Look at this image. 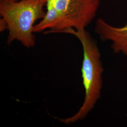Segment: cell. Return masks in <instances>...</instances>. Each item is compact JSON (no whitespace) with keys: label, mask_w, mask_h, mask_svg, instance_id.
I'll return each mask as SVG.
<instances>
[{"label":"cell","mask_w":127,"mask_h":127,"mask_svg":"<svg viewBox=\"0 0 127 127\" xmlns=\"http://www.w3.org/2000/svg\"><path fill=\"white\" fill-rule=\"evenodd\" d=\"M60 33L70 34L76 37L82 44L83 52L82 73L85 91L84 101L77 113L72 116L57 118L60 122L70 125L86 118L100 99L104 67L97 43L85 29L76 30L69 28Z\"/></svg>","instance_id":"6da1fadb"},{"label":"cell","mask_w":127,"mask_h":127,"mask_svg":"<svg viewBox=\"0 0 127 127\" xmlns=\"http://www.w3.org/2000/svg\"><path fill=\"white\" fill-rule=\"evenodd\" d=\"M100 0H47L44 17L34 33H60L69 28L85 29L95 18Z\"/></svg>","instance_id":"7a4b0ae2"},{"label":"cell","mask_w":127,"mask_h":127,"mask_svg":"<svg viewBox=\"0 0 127 127\" xmlns=\"http://www.w3.org/2000/svg\"><path fill=\"white\" fill-rule=\"evenodd\" d=\"M47 0H0V14L8 30L7 43L18 41L27 48L35 45L34 23L42 19Z\"/></svg>","instance_id":"3957f363"},{"label":"cell","mask_w":127,"mask_h":127,"mask_svg":"<svg viewBox=\"0 0 127 127\" xmlns=\"http://www.w3.org/2000/svg\"><path fill=\"white\" fill-rule=\"evenodd\" d=\"M95 31L103 41H110L114 53H122L127 56V25L115 27L98 18L95 23Z\"/></svg>","instance_id":"277c9868"},{"label":"cell","mask_w":127,"mask_h":127,"mask_svg":"<svg viewBox=\"0 0 127 127\" xmlns=\"http://www.w3.org/2000/svg\"><path fill=\"white\" fill-rule=\"evenodd\" d=\"M0 32H3L5 29H7V25L2 18H0Z\"/></svg>","instance_id":"5b68a950"},{"label":"cell","mask_w":127,"mask_h":127,"mask_svg":"<svg viewBox=\"0 0 127 127\" xmlns=\"http://www.w3.org/2000/svg\"><path fill=\"white\" fill-rule=\"evenodd\" d=\"M14 0V1H17V0Z\"/></svg>","instance_id":"8992f818"}]
</instances>
